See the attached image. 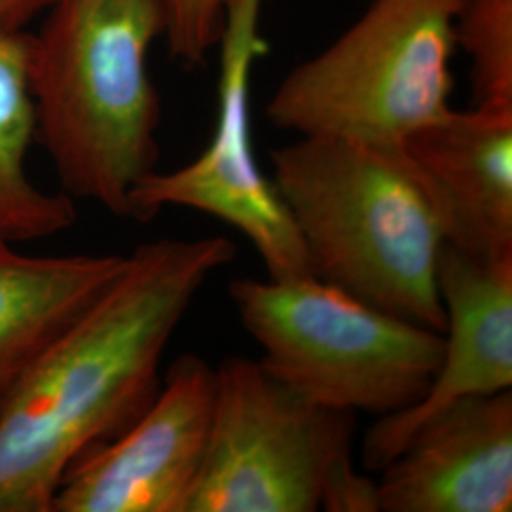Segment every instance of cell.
<instances>
[{"label": "cell", "instance_id": "obj_12", "mask_svg": "<svg viewBox=\"0 0 512 512\" xmlns=\"http://www.w3.org/2000/svg\"><path fill=\"white\" fill-rule=\"evenodd\" d=\"M126 262L122 255L27 256L0 243V408Z\"/></svg>", "mask_w": 512, "mask_h": 512}, {"label": "cell", "instance_id": "obj_4", "mask_svg": "<svg viewBox=\"0 0 512 512\" xmlns=\"http://www.w3.org/2000/svg\"><path fill=\"white\" fill-rule=\"evenodd\" d=\"M228 294L260 363L310 403L384 418L421 401L439 370L442 332L317 277H239Z\"/></svg>", "mask_w": 512, "mask_h": 512}, {"label": "cell", "instance_id": "obj_14", "mask_svg": "<svg viewBox=\"0 0 512 512\" xmlns=\"http://www.w3.org/2000/svg\"><path fill=\"white\" fill-rule=\"evenodd\" d=\"M454 40L471 63L473 107L512 110V0H459Z\"/></svg>", "mask_w": 512, "mask_h": 512}, {"label": "cell", "instance_id": "obj_9", "mask_svg": "<svg viewBox=\"0 0 512 512\" xmlns=\"http://www.w3.org/2000/svg\"><path fill=\"white\" fill-rule=\"evenodd\" d=\"M437 285L446 315L439 370L421 401L368 429L361 452L368 471L380 473L448 406L512 389V256L480 258L444 243Z\"/></svg>", "mask_w": 512, "mask_h": 512}, {"label": "cell", "instance_id": "obj_11", "mask_svg": "<svg viewBox=\"0 0 512 512\" xmlns=\"http://www.w3.org/2000/svg\"><path fill=\"white\" fill-rule=\"evenodd\" d=\"M403 147L431 188L446 243L512 256V110L450 109Z\"/></svg>", "mask_w": 512, "mask_h": 512}, {"label": "cell", "instance_id": "obj_3", "mask_svg": "<svg viewBox=\"0 0 512 512\" xmlns=\"http://www.w3.org/2000/svg\"><path fill=\"white\" fill-rule=\"evenodd\" d=\"M270 162L313 277L444 332L437 272L446 234L431 188L403 145L298 137L272 150Z\"/></svg>", "mask_w": 512, "mask_h": 512}, {"label": "cell", "instance_id": "obj_10", "mask_svg": "<svg viewBox=\"0 0 512 512\" xmlns=\"http://www.w3.org/2000/svg\"><path fill=\"white\" fill-rule=\"evenodd\" d=\"M380 473V512L511 511V389L448 406Z\"/></svg>", "mask_w": 512, "mask_h": 512}, {"label": "cell", "instance_id": "obj_1", "mask_svg": "<svg viewBox=\"0 0 512 512\" xmlns=\"http://www.w3.org/2000/svg\"><path fill=\"white\" fill-rule=\"evenodd\" d=\"M230 239H156L46 349L0 408V512H52L61 480L160 393V365Z\"/></svg>", "mask_w": 512, "mask_h": 512}, {"label": "cell", "instance_id": "obj_6", "mask_svg": "<svg viewBox=\"0 0 512 512\" xmlns=\"http://www.w3.org/2000/svg\"><path fill=\"white\" fill-rule=\"evenodd\" d=\"M217 372L207 452L184 512H315L348 465L355 416L310 403L260 361Z\"/></svg>", "mask_w": 512, "mask_h": 512}, {"label": "cell", "instance_id": "obj_5", "mask_svg": "<svg viewBox=\"0 0 512 512\" xmlns=\"http://www.w3.org/2000/svg\"><path fill=\"white\" fill-rule=\"evenodd\" d=\"M459 0H372L268 101L272 126L298 137L399 147L452 109Z\"/></svg>", "mask_w": 512, "mask_h": 512}, {"label": "cell", "instance_id": "obj_7", "mask_svg": "<svg viewBox=\"0 0 512 512\" xmlns=\"http://www.w3.org/2000/svg\"><path fill=\"white\" fill-rule=\"evenodd\" d=\"M264 0H234L219 40L217 120L202 154L173 171H152L129 198V219H154L164 207H186L222 220L249 239L268 277H313L293 215L256 162L251 80L268 52L260 33Z\"/></svg>", "mask_w": 512, "mask_h": 512}, {"label": "cell", "instance_id": "obj_2", "mask_svg": "<svg viewBox=\"0 0 512 512\" xmlns=\"http://www.w3.org/2000/svg\"><path fill=\"white\" fill-rule=\"evenodd\" d=\"M44 16L29 46L37 141L65 194L129 219L160 160L148 54L164 38L162 0H59Z\"/></svg>", "mask_w": 512, "mask_h": 512}, {"label": "cell", "instance_id": "obj_16", "mask_svg": "<svg viewBox=\"0 0 512 512\" xmlns=\"http://www.w3.org/2000/svg\"><path fill=\"white\" fill-rule=\"evenodd\" d=\"M59 0H0V31H27V25L44 16Z\"/></svg>", "mask_w": 512, "mask_h": 512}, {"label": "cell", "instance_id": "obj_8", "mask_svg": "<svg viewBox=\"0 0 512 512\" xmlns=\"http://www.w3.org/2000/svg\"><path fill=\"white\" fill-rule=\"evenodd\" d=\"M215 387L217 372L200 355L177 357L147 412L67 471L52 512H184L207 452Z\"/></svg>", "mask_w": 512, "mask_h": 512}, {"label": "cell", "instance_id": "obj_13", "mask_svg": "<svg viewBox=\"0 0 512 512\" xmlns=\"http://www.w3.org/2000/svg\"><path fill=\"white\" fill-rule=\"evenodd\" d=\"M29 31H0V243L52 238L73 226L74 200L44 192L25 169L37 141L35 103L29 88Z\"/></svg>", "mask_w": 512, "mask_h": 512}, {"label": "cell", "instance_id": "obj_15", "mask_svg": "<svg viewBox=\"0 0 512 512\" xmlns=\"http://www.w3.org/2000/svg\"><path fill=\"white\" fill-rule=\"evenodd\" d=\"M234 0H162L164 38L184 67H198L219 46L228 8Z\"/></svg>", "mask_w": 512, "mask_h": 512}]
</instances>
